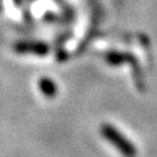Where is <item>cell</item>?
I'll return each instance as SVG.
<instances>
[{"mask_svg":"<svg viewBox=\"0 0 157 157\" xmlns=\"http://www.w3.org/2000/svg\"><path fill=\"white\" fill-rule=\"evenodd\" d=\"M101 135L104 136V139L109 141L121 155H123L124 157H135L136 152H137L135 145L132 144L121 131H118L115 127H113L111 124L104 123L101 126Z\"/></svg>","mask_w":157,"mask_h":157,"instance_id":"6da1fadb","label":"cell"},{"mask_svg":"<svg viewBox=\"0 0 157 157\" xmlns=\"http://www.w3.org/2000/svg\"><path fill=\"white\" fill-rule=\"evenodd\" d=\"M38 88H39V90L43 93V96H46L47 98H52L56 96L58 88L55 85V82L48 77L41 78V80L38 81Z\"/></svg>","mask_w":157,"mask_h":157,"instance_id":"7a4b0ae2","label":"cell"},{"mask_svg":"<svg viewBox=\"0 0 157 157\" xmlns=\"http://www.w3.org/2000/svg\"><path fill=\"white\" fill-rule=\"evenodd\" d=\"M16 50L18 52H33L38 54V55H45L47 52V47L39 43H18L16 46Z\"/></svg>","mask_w":157,"mask_h":157,"instance_id":"3957f363","label":"cell"}]
</instances>
